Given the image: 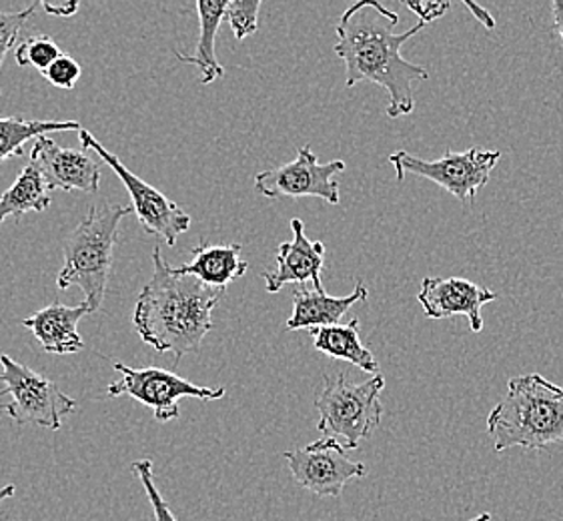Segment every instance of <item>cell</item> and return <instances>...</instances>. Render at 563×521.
<instances>
[{"mask_svg":"<svg viewBox=\"0 0 563 521\" xmlns=\"http://www.w3.org/2000/svg\"><path fill=\"white\" fill-rule=\"evenodd\" d=\"M241 251H243L241 243H229V245L199 243L192 250L191 263L177 267V273L195 277L211 289L225 291L229 285L247 273L249 263L241 257Z\"/></svg>","mask_w":563,"mask_h":521,"instance_id":"obj_17","label":"cell"},{"mask_svg":"<svg viewBox=\"0 0 563 521\" xmlns=\"http://www.w3.org/2000/svg\"><path fill=\"white\" fill-rule=\"evenodd\" d=\"M36 9H38V2L29 4L23 11H0V67L9 55V51L16 43V36L21 34L24 24L29 23V19L33 16Z\"/></svg>","mask_w":563,"mask_h":521,"instance_id":"obj_25","label":"cell"},{"mask_svg":"<svg viewBox=\"0 0 563 521\" xmlns=\"http://www.w3.org/2000/svg\"><path fill=\"white\" fill-rule=\"evenodd\" d=\"M467 521H492V513H479L477 518H472V520Z\"/></svg>","mask_w":563,"mask_h":521,"instance_id":"obj_32","label":"cell"},{"mask_svg":"<svg viewBox=\"0 0 563 521\" xmlns=\"http://www.w3.org/2000/svg\"><path fill=\"white\" fill-rule=\"evenodd\" d=\"M31 159L41 167L48 189H63L67 193H99L101 187V159H90L85 151L60 147L48 136L34 141Z\"/></svg>","mask_w":563,"mask_h":521,"instance_id":"obj_13","label":"cell"},{"mask_svg":"<svg viewBox=\"0 0 563 521\" xmlns=\"http://www.w3.org/2000/svg\"><path fill=\"white\" fill-rule=\"evenodd\" d=\"M14 491H16L14 486H0V503H2L4 499L12 498V496H14Z\"/></svg>","mask_w":563,"mask_h":521,"instance_id":"obj_31","label":"cell"},{"mask_svg":"<svg viewBox=\"0 0 563 521\" xmlns=\"http://www.w3.org/2000/svg\"><path fill=\"white\" fill-rule=\"evenodd\" d=\"M60 57L63 53L57 43L46 34H33L14 48V58L19 67L36 68L41 73H45L46 68Z\"/></svg>","mask_w":563,"mask_h":521,"instance_id":"obj_22","label":"cell"},{"mask_svg":"<svg viewBox=\"0 0 563 521\" xmlns=\"http://www.w3.org/2000/svg\"><path fill=\"white\" fill-rule=\"evenodd\" d=\"M260 11L261 0H231L227 4L225 21L238 41L257 33Z\"/></svg>","mask_w":563,"mask_h":521,"instance_id":"obj_23","label":"cell"},{"mask_svg":"<svg viewBox=\"0 0 563 521\" xmlns=\"http://www.w3.org/2000/svg\"><path fill=\"white\" fill-rule=\"evenodd\" d=\"M291 231L294 239L277 247V267L263 273L265 289L277 293L287 284H311L316 291H323L321 273L325 263V245L305 235L301 219H291Z\"/></svg>","mask_w":563,"mask_h":521,"instance_id":"obj_14","label":"cell"},{"mask_svg":"<svg viewBox=\"0 0 563 521\" xmlns=\"http://www.w3.org/2000/svg\"><path fill=\"white\" fill-rule=\"evenodd\" d=\"M406 7L409 11L416 12L417 16L421 19V23L426 24L438 21L451 9L450 2H431V0H428V2H406Z\"/></svg>","mask_w":563,"mask_h":521,"instance_id":"obj_27","label":"cell"},{"mask_svg":"<svg viewBox=\"0 0 563 521\" xmlns=\"http://www.w3.org/2000/svg\"><path fill=\"white\" fill-rule=\"evenodd\" d=\"M487 433L497 454L507 450H548L563 442V386L543 375H519L487 418Z\"/></svg>","mask_w":563,"mask_h":521,"instance_id":"obj_3","label":"cell"},{"mask_svg":"<svg viewBox=\"0 0 563 521\" xmlns=\"http://www.w3.org/2000/svg\"><path fill=\"white\" fill-rule=\"evenodd\" d=\"M369 299V289L365 285L357 284L353 293L347 297H331L325 291L316 289H295L294 313L287 319L285 328L289 331L297 329H319L339 325V321L350 311L351 307L363 303Z\"/></svg>","mask_w":563,"mask_h":521,"instance_id":"obj_16","label":"cell"},{"mask_svg":"<svg viewBox=\"0 0 563 521\" xmlns=\"http://www.w3.org/2000/svg\"><path fill=\"white\" fill-rule=\"evenodd\" d=\"M51 207V189L46 185L43 170L29 160V165L21 170L11 189L0 195V225L9 217H23L24 213H43Z\"/></svg>","mask_w":563,"mask_h":521,"instance_id":"obj_20","label":"cell"},{"mask_svg":"<svg viewBox=\"0 0 563 521\" xmlns=\"http://www.w3.org/2000/svg\"><path fill=\"white\" fill-rule=\"evenodd\" d=\"M463 7L467 9V11L472 12V14H475V19L479 21V23L484 24L485 29H489V31H494L496 29V21H494V16L489 14V12L485 11V9H482V7H477L475 2H463Z\"/></svg>","mask_w":563,"mask_h":521,"instance_id":"obj_28","label":"cell"},{"mask_svg":"<svg viewBox=\"0 0 563 521\" xmlns=\"http://www.w3.org/2000/svg\"><path fill=\"white\" fill-rule=\"evenodd\" d=\"M399 14L385 9L377 0H361L343 12L338 24V55L345 65V85H382L389 95L387 114L407 117L416 109V89L429 79L423 67L401 57V46L421 33L428 24H413L406 33H395Z\"/></svg>","mask_w":563,"mask_h":521,"instance_id":"obj_1","label":"cell"},{"mask_svg":"<svg viewBox=\"0 0 563 521\" xmlns=\"http://www.w3.org/2000/svg\"><path fill=\"white\" fill-rule=\"evenodd\" d=\"M343 170H345V160L333 159L329 163H319L311 147L303 145L297 153V159L277 169L260 173L255 177V189L267 199L319 197L327 203L339 204L341 187L335 177H339Z\"/></svg>","mask_w":563,"mask_h":521,"instance_id":"obj_10","label":"cell"},{"mask_svg":"<svg viewBox=\"0 0 563 521\" xmlns=\"http://www.w3.org/2000/svg\"><path fill=\"white\" fill-rule=\"evenodd\" d=\"M85 315H90L89 306L85 301L80 306L53 303L36 311L31 318L23 319V325L33 333L34 340L43 345L46 353L73 355L85 350V341L77 329Z\"/></svg>","mask_w":563,"mask_h":521,"instance_id":"obj_15","label":"cell"},{"mask_svg":"<svg viewBox=\"0 0 563 521\" xmlns=\"http://www.w3.org/2000/svg\"><path fill=\"white\" fill-rule=\"evenodd\" d=\"M133 472H135L136 477L141 479V484L145 488L155 520L179 521L175 518L173 510H170L169 503L163 499L161 491H158L157 484H155V474H153V462L151 459H136V462H133Z\"/></svg>","mask_w":563,"mask_h":521,"instance_id":"obj_24","label":"cell"},{"mask_svg":"<svg viewBox=\"0 0 563 521\" xmlns=\"http://www.w3.org/2000/svg\"><path fill=\"white\" fill-rule=\"evenodd\" d=\"M553 12V34H558L563 41V0H553L552 2Z\"/></svg>","mask_w":563,"mask_h":521,"instance_id":"obj_30","label":"cell"},{"mask_svg":"<svg viewBox=\"0 0 563 521\" xmlns=\"http://www.w3.org/2000/svg\"><path fill=\"white\" fill-rule=\"evenodd\" d=\"M153 277L136 297L139 337L158 353H175V359L199 352L213 331V311L225 291L211 289L199 279L179 275L153 250Z\"/></svg>","mask_w":563,"mask_h":521,"instance_id":"obj_2","label":"cell"},{"mask_svg":"<svg viewBox=\"0 0 563 521\" xmlns=\"http://www.w3.org/2000/svg\"><path fill=\"white\" fill-rule=\"evenodd\" d=\"M80 145L82 151H92L99 155V159L114 170V175L121 179L131 197L133 213L139 217V223L147 231L148 235L163 239L169 247H175L177 237L187 233L191 228V217L187 215L179 204L173 203L165 195L155 187L136 177L133 170L126 169L123 160L113 155L111 151L102 147L97 136L90 135L87 129L79 131Z\"/></svg>","mask_w":563,"mask_h":521,"instance_id":"obj_9","label":"cell"},{"mask_svg":"<svg viewBox=\"0 0 563 521\" xmlns=\"http://www.w3.org/2000/svg\"><path fill=\"white\" fill-rule=\"evenodd\" d=\"M313 347L317 352L325 353L333 359H343L355 367H360L365 374H379V362L363 343L360 337V319L353 318L345 325H331L311 331Z\"/></svg>","mask_w":563,"mask_h":521,"instance_id":"obj_18","label":"cell"},{"mask_svg":"<svg viewBox=\"0 0 563 521\" xmlns=\"http://www.w3.org/2000/svg\"><path fill=\"white\" fill-rule=\"evenodd\" d=\"M77 121H24L21 117H0V163L21 157L24 145L53 131H80Z\"/></svg>","mask_w":563,"mask_h":521,"instance_id":"obj_21","label":"cell"},{"mask_svg":"<svg viewBox=\"0 0 563 521\" xmlns=\"http://www.w3.org/2000/svg\"><path fill=\"white\" fill-rule=\"evenodd\" d=\"M345 452L338 440L321 437L311 445L285 452L283 457L297 486L321 498H339L350 481L367 474V465L353 462Z\"/></svg>","mask_w":563,"mask_h":521,"instance_id":"obj_11","label":"cell"},{"mask_svg":"<svg viewBox=\"0 0 563 521\" xmlns=\"http://www.w3.org/2000/svg\"><path fill=\"white\" fill-rule=\"evenodd\" d=\"M227 4L229 2H221V0H199L197 11H199L201 34H199V43H197V53L187 57L179 51H175V57L187 65H195L201 70L203 85H211L225 75V70L219 65L217 55H214V41H217L219 26L225 21Z\"/></svg>","mask_w":563,"mask_h":521,"instance_id":"obj_19","label":"cell"},{"mask_svg":"<svg viewBox=\"0 0 563 521\" xmlns=\"http://www.w3.org/2000/svg\"><path fill=\"white\" fill-rule=\"evenodd\" d=\"M0 397L11 396L2 411L11 415L16 425H38L48 431L63 428V420L77 411V399L67 396L58 384L36 374L9 355H0Z\"/></svg>","mask_w":563,"mask_h":521,"instance_id":"obj_6","label":"cell"},{"mask_svg":"<svg viewBox=\"0 0 563 521\" xmlns=\"http://www.w3.org/2000/svg\"><path fill=\"white\" fill-rule=\"evenodd\" d=\"M133 209L123 204H92L89 215L68 233L63 255L65 263L58 271V289L77 285L85 293L90 313L101 309L111 271L114 243L119 241V223Z\"/></svg>","mask_w":563,"mask_h":521,"instance_id":"obj_4","label":"cell"},{"mask_svg":"<svg viewBox=\"0 0 563 521\" xmlns=\"http://www.w3.org/2000/svg\"><path fill=\"white\" fill-rule=\"evenodd\" d=\"M80 73H82V68H80L79 63H77L75 58L68 57V55H63V57L57 58V60H55L51 67L46 68L45 73H41V75H43L53 87L63 89V91H70V89H75L77 80L80 79Z\"/></svg>","mask_w":563,"mask_h":521,"instance_id":"obj_26","label":"cell"},{"mask_svg":"<svg viewBox=\"0 0 563 521\" xmlns=\"http://www.w3.org/2000/svg\"><path fill=\"white\" fill-rule=\"evenodd\" d=\"M0 411H2V406H0Z\"/></svg>","mask_w":563,"mask_h":521,"instance_id":"obj_33","label":"cell"},{"mask_svg":"<svg viewBox=\"0 0 563 521\" xmlns=\"http://www.w3.org/2000/svg\"><path fill=\"white\" fill-rule=\"evenodd\" d=\"M384 387L385 377L379 374L367 381H351L347 374L325 377V387L316 401L321 415L317 430L323 437L338 440L347 452L357 450L382 423L384 406L379 397Z\"/></svg>","mask_w":563,"mask_h":521,"instance_id":"obj_5","label":"cell"},{"mask_svg":"<svg viewBox=\"0 0 563 521\" xmlns=\"http://www.w3.org/2000/svg\"><path fill=\"white\" fill-rule=\"evenodd\" d=\"M121 377L107 387V396H129L139 403L153 409L158 423L177 420L183 397H197L203 401H217L225 397V387L195 386L180 375L161 367H129L121 362L113 363Z\"/></svg>","mask_w":563,"mask_h":521,"instance_id":"obj_8","label":"cell"},{"mask_svg":"<svg viewBox=\"0 0 563 521\" xmlns=\"http://www.w3.org/2000/svg\"><path fill=\"white\" fill-rule=\"evenodd\" d=\"M45 7V11L48 12V14H53V16H73L75 12H77V9H79V4L77 2H68V4H48V2H45L43 4Z\"/></svg>","mask_w":563,"mask_h":521,"instance_id":"obj_29","label":"cell"},{"mask_svg":"<svg viewBox=\"0 0 563 521\" xmlns=\"http://www.w3.org/2000/svg\"><path fill=\"white\" fill-rule=\"evenodd\" d=\"M496 299L497 295L492 289H485L463 277H426L417 293V301L423 307L426 318L441 321L453 315H465L474 333L484 329L482 309Z\"/></svg>","mask_w":563,"mask_h":521,"instance_id":"obj_12","label":"cell"},{"mask_svg":"<svg viewBox=\"0 0 563 521\" xmlns=\"http://www.w3.org/2000/svg\"><path fill=\"white\" fill-rule=\"evenodd\" d=\"M499 159L501 151H482L475 147L463 153L448 151L441 159L435 160L419 159L407 151H397L389 155L397 181H404L407 175L423 177L428 181L438 182L462 203H474L475 195L489 182L492 170L496 169Z\"/></svg>","mask_w":563,"mask_h":521,"instance_id":"obj_7","label":"cell"}]
</instances>
